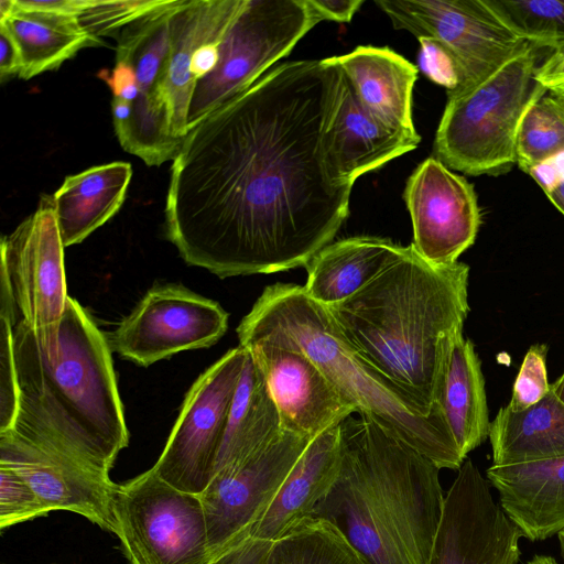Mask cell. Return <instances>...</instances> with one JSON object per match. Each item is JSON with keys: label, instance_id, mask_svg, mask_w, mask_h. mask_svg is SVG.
I'll return each instance as SVG.
<instances>
[{"label": "cell", "instance_id": "cell-36", "mask_svg": "<svg viewBox=\"0 0 564 564\" xmlns=\"http://www.w3.org/2000/svg\"><path fill=\"white\" fill-rule=\"evenodd\" d=\"M420 70L432 82L453 93L466 84V75L458 58L443 43L433 37H419Z\"/></svg>", "mask_w": 564, "mask_h": 564}, {"label": "cell", "instance_id": "cell-13", "mask_svg": "<svg viewBox=\"0 0 564 564\" xmlns=\"http://www.w3.org/2000/svg\"><path fill=\"white\" fill-rule=\"evenodd\" d=\"M181 0L164 2L124 26L117 37L116 62L132 66L139 89L130 120L115 127L124 151L149 166H158L177 154L183 140L172 135L161 87L169 53L170 17Z\"/></svg>", "mask_w": 564, "mask_h": 564}, {"label": "cell", "instance_id": "cell-42", "mask_svg": "<svg viewBox=\"0 0 564 564\" xmlns=\"http://www.w3.org/2000/svg\"><path fill=\"white\" fill-rule=\"evenodd\" d=\"M535 79L547 91L564 87V44L553 48V53L536 68Z\"/></svg>", "mask_w": 564, "mask_h": 564}, {"label": "cell", "instance_id": "cell-30", "mask_svg": "<svg viewBox=\"0 0 564 564\" xmlns=\"http://www.w3.org/2000/svg\"><path fill=\"white\" fill-rule=\"evenodd\" d=\"M262 564H370L333 523L307 517L273 541Z\"/></svg>", "mask_w": 564, "mask_h": 564}, {"label": "cell", "instance_id": "cell-22", "mask_svg": "<svg viewBox=\"0 0 564 564\" xmlns=\"http://www.w3.org/2000/svg\"><path fill=\"white\" fill-rule=\"evenodd\" d=\"M340 467L339 424L315 436L306 446L250 536L273 542L311 517L337 479Z\"/></svg>", "mask_w": 564, "mask_h": 564}, {"label": "cell", "instance_id": "cell-29", "mask_svg": "<svg viewBox=\"0 0 564 564\" xmlns=\"http://www.w3.org/2000/svg\"><path fill=\"white\" fill-rule=\"evenodd\" d=\"M280 432L278 408L262 372L247 351L214 473L246 458Z\"/></svg>", "mask_w": 564, "mask_h": 564}, {"label": "cell", "instance_id": "cell-35", "mask_svg": "<svg viewBox=\"0 0 564 564\" xmlns=\"http://www.w3.org/2000/svg\"><path fill=\"white\" fill-rule=\"evenodd\" d=\"M547 347L543 344L532 345L527 351L518 376L508 408L513 411L524 410L550 391L546 372Z\"/></svg>", "mask_w": 564, "mask_h": 564}, {"label": "cell", "instance_id": "cell-32", "mask_svg": "<svg viewBox=\"0 0 564 564\" xmlns=\"http://www.w3.org/2000/svg\"><path fill=\"white\" fill-rule=\"evenodd\" d=\"M519 39L535 46L564 44V0H482Z\"/></svg>", "mask_w": 564, "mask_h": 564}, {"label": "cell", "instance_id": "cell-8", "mask_svg": "<svg viewBox=\"0 0 564 564\" xmlns=\"http://www.w3.org/2000/svg\"><path fill=\"white\" fill-rule=\"evenodd\" d=\"M319 22L308 0H245L219 44L216 67L195 86L187 131L256 83Z\"/></svg>", "mask_w": 564, "mask_h": 564}, {"label": "cell", "instance_id": "cell-25", "mask_svg": "<svg viewBox=\"0 0 564 564\" xmlns=\"http://www.w3.org/2000/svg\"><path fill=\"white\" fill-rule=\"evenodd\" d=\"M131 177V164L122 161L65 177L53 194L64 247L80 243L118 213Z\"/></svg>", "mask_w": 564, "mask_h": 564}, {"label": "cell", "instance_id": "cell-9", "mask_svg": "<svg viewBox=\"0 0 564 564\" xmlns=\"http://www.w3.org/2000/svg\"><path fill=\"white\" fill-rule=\"evenodd\" d=\"M115 534L129 564H209L198 495L174 488L152 468L118 485Z\"/></svg>", "mask_w": 564, "mask_h": 564}, {"label": "cell", "instance_id": "cell-41", "mask_svg": "<svg viewBox=\"0 0 564 564\" xmlns=\"http://www.w3.org/2000/svg\"><path fill=\"white\" fill-rule=\"evenodd\" d=\"M321 21L349 22L362 6V0H308Z\"/></svg>", "mask_w": 564, "mask_h": 564}, {"label": "cell", "instance_id": "cell-6", "mask_svg": "<svg viewBox=\"0 0 564 564\" xmlns=\"http://www.w3.org/2000/svg\"><path fill=\"white\" fill-rule=\"evenodd\" d=\"M536 46L527 43L495 69L447 93L434 142L436 158L470 175H498L517 162L527 109L547 90L535 79Z\"/></svg>", "mask_w": 564, "mask_h": 564}, {"label": "cell", "instance_id": "cell-39", "mask_svg": "<svg viewBox=\"0 0 564 564\" xmlns=\"http://www.w3.org/2000/svg\"><path fill=\"white\" fill-rule=\"evenodd\" d=\"M271 543L249 536L224 551L209 564H262Z\"/></svg>", "mask_w": 564, "mask_h": 564}, {"label": "cell", "instance_id": "cell-4", "mask_svg": "<svg viewBox=\"0 0 564 564\" xmlns=\"http://www.w3.org/2000/svg\"><path fill=\"white\" fill-rule=\"evenodd\" d=\"M340 467L312 518L325 519L370 564H429L444 499L440 468L377 422L339 423Z\"/></svg>", "mask_w": 564, "mask_h": 564}, {"label": "cell", "instance_id": "cell-18", "mask_svg": "<svg viewBox=\"0 0 564 564\" xmlns=\"http://www.w3.org/2000/svg\"><path fill=\"white\" fill-rule=\"evenodd\" d=\"M403 199L413 225L412 245L425 261L453 264L475 242L481 220L474 187L437 158L416 166Z\"/></svg>", "mask_w": 564, "mask_h": 564}, {"label": "cell", "instance_id": "cell-2", "mask_svg": "<svg viewBox=\"0 0 564 564\" xmlns=\"http://www.w3.org/2000/svg\"><path fill=\"white\" fill-rule=\"evenodd\" d=\"M469 267L435 265L406 246L369 283L327 311L344 338L380 373L430 410L463 336Z\"/></svg>", "mask_w": 564, "mask_h": 564}, {"label": "cell", "instance_id": "cell-31", "mask_svg": "<svg viewBox=\"0 0 564 564\" xmlns=\"http://www.w3.org/2000/svg\"><path fill=\"white\" fill-rule=\"evenodd\" d=\"M564 151V104L550 91L536 98L524 112L517 134L516 155L527 172Z\"/></svg>", "mask_w": 564, "mask_h": 564}, {"label": "cell", "instance_id": "cell-38", "mask_svg": "<svg viewBox=\"0 0 564 564\" xmlns=\"http://www.w3.org/2000/svg\"><path fill=\"white\" fill-rule=\"evenodd\" d=\"M528 173L564 215V151L530 167Z\"/></svg>", "mask_w": 564, "mask_h": 564}, {"label": "cell", "instance_id": "cell-23", "mask_svg": "<svg viewBox=\"0 0 564 564\" xmlns=\"http://www.w3.org/2000/svg\"><path fill=\"white\" fill-rule=\"evenodd\" d=\"M360 105L383 123L416 131L412 93L419 68L388 47L358 46L334 56Z\"/></svg>", "mask_w": 564, "mask_h": 564}, {"label": "cell", "instance_id": "cell-40", "mask_svg": "<svg viewBox=\"0 0 564 564\" xmlns=\"http://www.w3.org/2000/svg\"><path fill=\"white\" fill-rule=\"evenodd\" d=\"M98 76L102 78L112 91L113 98L132 102L139 94L135 73L132 66L124 62H116L111 72L102 69Z\"/></svg>", "mask_w": 564, "mask_h": 564}, {"label": "cell", "instance_id": "cell-15", "mask_svg": "<svg viewBox=\"0 0 564 564\" xmlns=\"http://www.w3.org/2000/svg\"><path fill=\"white\" fill-rule=\"evenodd\" d=\"M395 29L446 45L462 64L466 84L498 67L527 42L482 0H376ZM464 85V86H465Z\"/></svg>", "mask_w": 564, "mask_h": 564}, {"label": "cell", "instance_id": "cell-3", "mask_svg": "<svg viewBox=\"0 0 564 564\" xmlns=\"http://www.w3.org/2000/svg\"><path fill=\"white\" fill-rule=\"evenodd\" d=\"M19 388L15 433L56 446L109 474L129 432L108 339L70 296L58 351L46 352L30 326L12 328Z\"/></svg>", "mask_w": 564, "mask_h": 564}, {"label": "cell", "instance_id": "cell-7", "mask_svg": "<svg viewBox=\"0 0 564 564\" xmlns=\"http://www.w3.org/2000/svg\"><path fill=\"white\" fill-rule=\"evenodd\" d=\"M68 297L53 195H42L36 210L1 239L0 318L25 323L53 348Z\"/></svg>", "mask_w": 564, "mask_h": 564}, {"label": "cell", "instance_id": "cell-27", "mask_svg": "<svg viewBox=\"0 0 564 564\" xmlns=\"http://www.w3.org/2000/svg\"><path fill=\"white\" fill-rule=\"evenodd\" d=\"M0 26L19 48L22 62L19 78L26 80L58 68L83 47L98 44L85 32L78 18L23 9L14 0L0 14Z\"/></svg>", "mask_w": 564, "mask_h": 564}, {"label": "cell", "instance_id": "cell-37", "mask_svg": "<svg viewBox=\"0 0 564 564\" xmlns=\"http://www.w3.org/2000/svg\"><path fill=\"white\" fill-rule=\"evenodd\" d=\"M12 328L0 318V433L13 429L19 408Z\"/></svg>", "mask_w": 564, "mask_h": 564}, {"label": "cell", "instance_id": "cell-46", "mask_svg": "<svg viewBox=\"0 0 564 564\" xmlns=\"http://www.w3.org/2000/svg\"><path fill=\"white\" fill-rule=\"evenodd\" d=\"M525 564H558V562L550 555H534Z\"/></svg>", "mask_w": 564, "mask_h": 564}, {"label": "cell", "instance_id": "cell-26", "mask_svg": "<svg viewBox=\"0 0 564 564\" xmlns=\"http://www.w3.org/2000/svg\"><path fill=\"white\" fill-rule=\"evenodd\" d=\"M489 441L497 466L564 457V404L550 388L524 410L501 408L490 424Z\"/></svg>", "mask_w": 564, "mask_h": 564}, {"label": "cell", "instance_id": "cell-10", "mask_svg": "<svg viewBox=\"0 0 564 564\" xmlns=\"http://www.w3.org/2000/svg\"><path fill=\"white\" fill-rule=\"evenodd\" d=\"M262 372L280 415L281 430L314 438L356 412L321 368L283 330L250 315L237 327Z\"/></svg>", "mask_w": 564, "mask_h": 564}, {"label": "cell", "instance_id": "cell-24", "mask_svg": "<svg viewBox=\"0 0 564 564\" xmlns=\"http://www.w3.org/2000/svg\"><path fill=\"white\" fill-rule=\"evenodd\" d=\"M404 249L390 239L371 236L330 242L304 265L305 292L325 307L340 303L400 258Z\"/></svg>", "mask_w": 564, "mask_h": 564}, {"label": "cell", "instance_id": "cell-28", "mask_svg": "<svg viewBox=\"0 0 564 564\" xmlns=\"http://www.w3.org/2000/svg\"><path fill=\"white\" fill-rule=\"evenodd\" d=\"M438 405L464 458L489 437L480 359L473 341L463 336L454 343Z\"/></svg>", "mask_w": 564, "mask_h": 564}, {"label": "cell", "instance_id": "cell-44", "mask_svg": "<svg viewBox=\"0 0 564 564\" xmlns=\"http://www.w3.org/2000/svg\"><path fill=\"white\" fill-rule=\"evenodd\" d=\"M111 105L113 126L117 127L127 123L130 120L132 113L131 102L120 98H113Z\"/></svg>", "mask_w": 564, "mask_h": 564}, {"label": "cell", "instance_id": "cell-5", "mask_svg": "<svg viewBox=\"0 0 564 564\" xmlns=\"http://www.w3.org/2000/svg\"><path fill=\"white\" fill-rule=\"evenodd\" d=\"M248 315L288 334L360 416L377 422L440 469L460 468L466 458L442 409H427L373 368L344 338L327 308L312 300L304 286L268 285Z\"/></svg>", "mask_w": 564, "mask_h": 564}, {"label": "cell", "instance_id": "cell-17", "mask_svg": "<svg viewBox=\"0 0 564 564\" xmlns=\"http://www.w3.org/2000/svg\"><path fill=\"white\" fill-rule=\"evenodd\" d=\"M0 465L21 476L53 511H69L115 533L118 485L69 453L14 431L0 433Z\"/></svg>", "mask_w": 564, "mask_h": 564}, {"label": "cell", "instance_id": "cell-16", "mask_svg": "<svg viewBox=\"0 0 564 564\" xmlns=\"http://www.w3.org/2000/svg\"><path fill=\"white\" fill-rule=\"evenodd\" d=\"M522 536L467 458L445 495L429 564H518Z\"/></svg>", "mask_w": 564, "mask_h": 564}, {"label": "cell", "instance_id": "cell-33", "mask_svg": "<svg viewBox=\"0 0 564 564\" xmlns=\"http://www.w3.org/2000/svg\"><path fill=\"white\" fill-rule=\"evenodd\" d=\"M164 0H93L78 18L85 32L98 44L108 36L160 7Z\"/></svg>", "mask_w": 564, "mask_h": 564}, {"label": "cell", "instance_id": "cell-43", "mask_svg": "<svg viewBox=\"0 0 564 564\" xmlns=\"http://www.w3.org/2000/svg\"><path fill=\"white\" fill-rule=\"evenodd\" d=\"M22 62L19 48L10 34L0 26V79L4 82L20 75Z\"/></svg>", "mask_w": 564, "mask_h": 564}, {"label": "cell", "instance_id": "cell-12", "mask_svg": "<svg viewBox=\"0 0 564 564\" xmlns=\"http://www.w3.org/2000/svg\"><path fill=\"white\" fill-rule=\"evenodd\" d=\"M312 440L281 430L246 458L214 473L198 495L213 560L250 536Z\"/></svg>", "mask_w": 564, "mask_h": 564}, {"label": "cell", "instance_id": "cell-19", "mask_svg": "<svg viewBox=\"0 0 564 564\" xmlns=\"http://www.w3.org/2000/svg\"><path fill=\"white\" fill-rule=\"evenodd\" d=\"M245 0H181L170 17V53L161 87L173 137L187 133V115L196 83L192 57L202 45L221 41Z\"/></svg>", "mask_w": 564, "mask_h": 564}, {"label": "cell", "instance_id": "cell-21", "mask_svg": "<svg viewBox=\"0 0 564 564\" xmlns=\"http://www.w3.org/2000/svg\"><path fill=\"white\" fill-rule=\"evenodd\" d=\"M486 477L523 538L543 541L564 530V457L491 465Z\"/></svg>", "mask_w": 564, "mask_h": 564}, {"label": "cell", "instance_id": "cell-20", "mask_svg": "<svg viewBox=\"0 0 564 564\" xmlns=\"http://www.w3.org/2000/svg\"><path fill=\"white\" fill-rule=\"evenodd\" d=\"M420 134L390 127L358 101L344 75L341 96L328 130L327 154L336 176L350 185L362 174L414 150Z\"/></svg>", "mask_w": 564, "mask_h": 564}, {"label": "cell", "instance_id": "cell-1", "mask_svg": "<svg viewBox=\"0 0 564 564\" xmlns=\"http://www.w3.org/2000/svg\"><path fill=\"white\" fill-rule=\"evenodd\" d=\"M344 85L333 57L267 72L191 128L171 166L169 240L220 279L304 267L349 214L327 135Z\"/></svg>", "mask_w": 564, "mask_h": 564}, {"label": "cell", "instance_id": "cell-48", "mask_svg": "<svg viewBox=\"0 0 564 564\" xmlns=\"http://www.w3.org/2000/svg\"><path fill=\"white\" fill-rule=\"evenodd\" d=\"M552 95H554L557 99H560L564 104V87L554 89L550 91Z\"/></svg>", "mask_w": 564, "mask_h": 564}, {"label": "cell", "instance_id": "cell-34", "mask_svg": "<svg viewBox=\"0 0 564 564\" xmlns=\"http://www.w3.org/2000/svg\"><path fill=\"white\" fill-rule=\"evenodd\" d=\"M52 511L21 476L0 465V530Z\"/></svg>", "mask_w": 564, "mask_h": 564}, {"label": "cell", "instance_id": "cell-14", "mask_svg": "<svg viewBox=\"0 0 564 564\" xmlns=\"http://www.w3.org/2000/svg\"><path fill=\"white\" fill-rule=\"evenodd\" d=\"M228 327V313L215 301L182 285L149 290L110 334L121 358L148 367L159 360L216 344Z\"/></svg>", "mask_w": 564, "mask_h": 564}, {"label": "cell", "instance_id": "cell-11", "mask_svg": "<svg viewBox=\"0 0 564 564\" xmlns=\"http://www.w3.org/2000/svg\"><path fill=\"white\" fill-rule=\"evenodd\" d=\"M247 350L238 346L192 384L165 446L151 467L164 481L199 495L210 481Z\"/></svg>", "mask_w": 564, "mask_h": 564}, {"label": "cell", "instance_id": "cell-45", "mask_svg": "<svg viewBox=\"0 0 564 564\" xmlns=\"http://www.w3.org/2000/svg\"><path fill=\"white\" fill-rule=\"evenodd\" d=\"M550 388L558 398V400L564 404V372L555 382L550 384Z\"/></svg>", "mask_w": 564, "mask_h": 564}, {"label": "cell", "instance_id": "cell-47", "mask_svg": "<svg viewBox=\"0 0 564 564\" xmlns=\"http://www.w3.org/2000/svg\"><path fill=\"white\" fill-rule=\"evenodd\" d=\"M557 538H558V543H560L561 555H562V558L564 562V530H562L561 532L557 533Z\"/></svg>", "mask_w": 564, "mask_h": 564}]
</instances>
